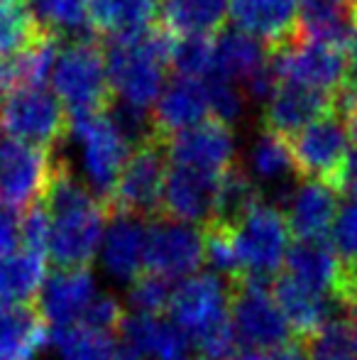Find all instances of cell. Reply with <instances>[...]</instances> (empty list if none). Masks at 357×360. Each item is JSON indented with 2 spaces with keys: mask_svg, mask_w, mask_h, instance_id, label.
Instances as JSON below:
<instances>
[{
  "mask_svg": "<svg viewBox=\"0 0 357 360\" xmlns=\"http://www.w3.org/2000/svg\"><path fill=\"white\" fill-rule=\"evenodd\" d=\"M42 204L52 218L47 252L57 270H86L103 243V226L108 221L105 204L72 174L62 157H57V169Z\"/></svg>",
  "mask_w": 357,
  "mask_h": 360,
  "instance_id": "obj_1",
  "label": "cell"
},
{
  "mask_svg": "<svg viewBox=\"0 0 357 360\" xmlns=\"http://www.w3.org/2000/svg\"><path fill=\"white\" fill-rule=\"evenodd\" d=\"M177 37L162 25L142 34L110 39L105 44V67L113 98L130 108L149 110L164 89V69L172 64Z\"/></svg>",
  "mask_w": 357,
  "mask_h": 360,
  "instance_id": "obj_2",
  "label": "cell"
},
{
  "mask_svg": "<svg viewBox=\"0 0 357 360\" xmlns=\"http://www.w3.org/2000/svg\"><path fill=\"white\" fill-rule=\"evenodd\" d=\"M52 84L69 118L105 113L115 101L105 67V49L93 34L62 44L52 72Z\"/></svg>",
  "mask_w": 357,
  "mask_h": 360,
  "instance_id": "obj_3",
  "label": "cell"
},
{
  "mask_svg": "<svg viewBox=\"0 0 357 360\" xmlns=\"http://www.w3.org/2000/svg\"><path fill=\"white\" fill-rule=\"evenodd\" d=\"M69 133L79 147L83 184L95 199L108 206L125 162L133 152V145L120 133V128L108 113L69 118Z\"/></svg>",
  "mask_w": 357,
  "mask_h": 360,
  "instance_id": "obj_4",
  "label": "cell"
},
{
  "mask_svg": "<svg viewBox=\"0 0 357 360\" xmlns=\"http://www.w3.org/2000/svg\"><path fill=\"white\" fill-rule=\"evenodd\" d=\"M169 174V152L167 140L152 138L147 143L133 147L128 162L123 167L115 191L108 201L110 211L133 214L144 221H154L162 216L164 181Z\"/></svg>",
  "mask_w": 357,
  "mask_h": 360,
  "instance_id": "obj_5",
  "label": "cell"
},
{
  "mask_svg": "<svg viewBox=\"0 0 357 360\" xmlns=\"http://www.w3.org/2000/svg\"><path fill=\"white\" fill-rule=\"evenodd\" d=\"M0 128L10 140L52 152L69 133V113L47 86H18L0 105Z\"/></svg>",
  "mask_w": 357,
  "mask_h": 360,
  "instance_id": "obj_6",
  "label": "cell"
},
{
  "mask_svg": "<svg viewBox=\"0 0 357 360\" xmlns=\"http://www.w3.org/2000/svg\"><path fill=\"white\" fill-rule=\"evenodd\" d=\"M296 174L340 191L343 176L353 155V135L345 118L335 113L323 115L289 140Z\"/></svg>",
  "mask_w": 357,
  "mask_h": 360,
  "instance_id": "obj_7",
  "label": "cell"
},
{
  "mask_svg": "<svg viewBox=\"0 0 357 360\" xmlns=\"http://www.w3.org/2000/svg\"><path fill=\"white\" fill-rule=\"evenodd\" d=\"M271 64L281 84H299L330 96L353 81L345 47L328 42L296 37L284 47L274 49Z\"/></svg>",
  "mask_w": 357,
  "mask_h": 360,
  "instance_id": "obj_8",
  "label": "cell"
},
{
  "mask_svg": "<svg viewBox=\"0 0 357 360\" xmlns=\"http://www.w3.org/2000/svg\"><path fill=\"white\" fill-rule=\"evenodd\" d=\"M243 275L267 282L281 270L289 255L291 231L284 211L260 201L238 226H233Z\"/></svg>",
  "mask_w": 357,
  "mask_h": 360,
  "instance_id": "obj_9",
  "label": "cell"
},
{
  "mask_svg": "<svg viewBox=\"0 0 357 360\" xmlns=\"http://www.w3.org/2000/svg\"><path fill=\"white\" fill-rule=\"evenodd\" d=\"M228 289L230 323L243 348H271L294 338L267 282L243 277Z\"/></svg>",
  "mask_w": 357,
  "mask_h": 360,
  "instance_id": "obj_10",
  "label": "cell"
},
{
  "mask_svg": "<svg viewBox=\"0 0 357 360\" xmlns=\"http://www.w3.org/2000/svg\"><path fill=\"white\" fill-rule=\"evenodd\" d=\"M57 169V155L49 150L0 140V201L10 209H25L39 204L52 184Z\"/></svg>",
  "mask_w": 357,
  "mask_h": 360,
  "instance_id": "obj_11",
  "label": "cell"
},
{
  "mask_svg": "<svg viewBox=\"0 0 357 360\" xmlns=\"http://www.w3.org/2000/svg\"><path fill=\"white\" fill-rule=\"evenodd\" d=\"M203 265V228L179 223L172 218H154L147 228L144 270L167 280L194 277Z\"/></svg>",
  "mask_w": 357,
  "mask_h": 360,
  "instance_id": "obj_12",
  "label": "cell"
},
{
  "mask_svg": "<svg viewBox=\"0 0 357 360\" xmlns=\"http://www.w3.org/2000/svg\"><path fill=\"white\" fill-rule=\"evenodd\" d=\"M230 289L218 275H194L186 277L174 289L172 319L186 336H201L208 328L230 319Z\"/></svg>",
  "mask_w": 357,
  "mask_h": 360,
  "instance_id": "obj_13",
  "label": "cell"
},
{
  "mask_svg": "<svg viewBox=\"0 0 357 360\" xmlns=\"http://www.w3.org/2000/svg\"><path fill=\"white\" fill-rule=\"evenodd\" d=\"M169 160L174 165L191 167V169L208 172L220 176L235 162V135L230 125L208 118L206 123L189 128L184 133L167 140Z\"/></svg>",
  "mask_w": 357,
  "mask_h": 360,
  "instance_id": "obj_14",
  "label": "cell"
},
{
  "mask_svg": "<svg viewBox=\"0 0 357 360\" xmlns=\"http://www.w3.org/2000/svg\"><path fill=\"white\" fill-rule=\"evenodd\" d=\"M215 196H218V176L215 174L172 165L167 181H164L162 216L206 228L208 223H213Z\"/></svg>",
  "mask_w": 357,
  "mask_h": 360,
  "instance_id": "obj_15",
  "label": "cell"
},
{
  "mask_svg": "<svg viewBox=\"0 0 357 360\" xmlns=\"http://www.w3.org/2000/svg\"><path fill=\"white\" fill-rule=\"evenodd\" d=\"M210 115V98L206 79L174 76L164 84L157 103H154L152 123L157 138L169 140L189 128L206 123Z\"/></svg>",
  "mask_w": 357,
  "mask_h": 360,
  "instance_id": "obj_16",
  "label": "cell"
},
{
  "mask_svg": "<svg viewBox=\"0 0 357 360\" xmlns=\"http://www.w3.org/2000/svg\"><path fill=\"white\" fill-rule=\"evenodd\" d=\"M333 113V96L306 89L299 84H279L274 96L264 103V130L291 140L323 115Z\"/></svg>",
  "mask_w": 357,
  "mask_h": 360,
  "instance_id": "obj_17",
  "label": "cell"
},
{
  "mask_svg": "<svg viewBox=\"0 0 357 360\" xmlns=\"http://www.w3.org/2000/svg\"><path fill=\"white\" fill-rule=\"evenodd\" d=\"M149 221L133 214L110 211L108 226L103 231V265L108 275L133 285L144 272V250H147Z\"/></svg>",
  "mask_w": 357,
  "mask_h": 360,
  "instance_id": "obj_18",
  "label": "cell"
},
{
  "mask_svg": "<svg viewBox=\"0 0 357 360\" xmlns=\"http://www.w3.org/2000/svg\"><path fill=\"white\" fill-rule=\"evenodd\" d=\"M235 27L274 49L296 39L299 0H228Z\"/></svg>",
  "mask_w": 357,
  "mask_h": 360,
  "instance_id": "obj_19",
  "label": "cell"
},
{
  "mask_svg": "<svg viewBox=\"0 0 357 360\" xmlns=\"http://www.w3.org/2000/svg\"><path fill=\"white\" fill-rule=\"evenodd\" d=\"M338 211V191L321 181L304 179L284 196V216L296 240H321Z\"/></svg>",
  "mask_w": 357,
  "mask_h": 360,
  "instance_id": "obj_20",
  "label": "cell"
},
{
  "mask_svg": "<svg viewBox=\"0 0 357 360\" xmlns=\"http://www.w3.org/2000/svg\"><path fill=\"white\" fill-rule=\"evenodd\" d=\"M95 294V280L86 270H57L47 277L39 292V314L52 328L74 326L83 319Z\"/></svg>",
  "mask_w": 357,
  "mask_h": 360,
  "instance_id": "obj_21",
  "label": "cell"
},
{
  "mask_svg": "<svg viewBox=\"0 0 357 360\" xmlns=\"http://www.w3.org/2000/svg\"><path fill=\"white\" fill-rule=\"evenodd\" d=\"M271 294H274L294 338H299V341H311L321 328L333 321V304H330V299L325 294L316 292V289L296 282L286 272L274 280Z\"/></svg>",
  "mask_w": 357,
  "mask_h": 360,
  "instance_id": "obj_22",
  "label": "cell"
},
{
  "mask_svg": "<svg viewBox=\"0 0 357 360\" xmlns=\"http://www.w3.org/2000/svg\"><path fill=\"white\" fill-rule=\"evenodd\" d=\"M49 338L34 304H0V360H34Z\"/></svg>",
  "mask_w": 357,
  "mask_h": 360,
  "instance_id": "obj_23",
  "label": "cell"
},
{
  "mask_svg": "<svg viewBox=\"0 0 357 360\" xmlns=\"http://www.w3.org/2000/svg\"><path fill=\"white\" fill-rule=\"evenodd\" d=\"M120 333L123 343H128L144 358L186 360L189 356V336L174 321L162 316H142V314L125 316Z\"/></svg>",
  "mask_w": 357,
  "mask_h": 360,
  "instance_id": "obj_24",
  "label": "cell"
},
{
  "mask_svg": "<svg viewBox=\"0 0 357 360\" xmlns=\"http://www.w3.org/2000/svg\"><path fill=\"white\" fill-rule=\"evenodd\" d=\"M286 275L321 294H333L343 275V262L328 240H296L286 255Z\"/></svg>",
  "mask_w": 357,
  "mask_h": 360,
  "instance_id": "obj_25",
  "label": "cell"
},
{
  "mask_svg": "<svg viewBox=\"0 0 357 360\" xmlns=\"http://www.w3.org/2000/svg\"><path fill=\"white\" fill-rule=\"evenodd\" d=\"M162 0H90V30L110 39L142 34L152 27Z\"/></svg>",
  "mask_w": 357,
  "mask_h": 360,
  "instance_id": "obj_26",
  "label": "cell"
},
{
  "mask_svg": "<svg viewBox=\"0 0 357 360\" xmlns=\"http://www.w3.org/2000/svg\"><path fill=\"white\" fill-rule=\"evenodd\" d=\"M357 18L355 0H306L299 10L296 37L345 47Z\"/></svg>",
  "mask_w": 357,
  "mask_h": 360,
  "instance_id": "obj_27",
  "label": "cell"
},
{
  "mask_svg": "<svg viewBox=\"0 0 357 360\" xmlns=\"http://www.w3.org/2000/svg\"><path fill=\"white\" fill-rule=\"evenodd\" d=\"M47 282V262L42 252L13 248L0 252V302L32 304Z\"/></svg>",
  "mask_w": 357,
  "mask_h": 360,
  "instance_id": "obj_28",
  "label": "cell"
},
{
  "mask_svg": "<svg viewBox=\"0 0 357 360\" xmlns=\"http://www.w3.org/2000/svg\"><path fill=\"white\" fill-rule=\"evenodd\" d=\"M267 62V44L243 30H220L218 37H213V72L210 74L223 76L235 84L238 81L245 84Z\"/></svg>",
  "mask_w": 357,
  "mask_h": 360,
  "instance_id": "obj_29",
  "label": "cell"
},
{
  "mask_svg": "<svg viewBox=\"0 0 357 360\" xmlns=\"http://www.w3.org/2000/svg\"><path fill=\"white\" fill-rule=\"evenodd\" d=\"M162 27L174 37H210L228 18V0H162Z\"/></svg>",
  "mask_w": 357,
  "mask_h": 360,
  "instance_id": "obj_30",
  "label": "cell"
},
{
  "mask_svg": "<svg viewBox=\"0 0 357 360\" xmlns=\"http://www.w3.org/2000/svg\"><path fill=\"white\" fill-rule=\"evenodd\" d=\"M260 186L240 165H233L218 176V196H215L213 223L220 226H238L255 206L260 204Z\"/></svg>",
  "mask_w": 357,
  "mask_h": 360,
  "instance_id": "obj_31",
  "label": "cell"
},
{
  "mask_svg": "<svg viewBox=\"0 0 357 360\" xmlns=\"http://www.w3.org/2000/svg\"><path fill=\"white\" fill-rule=\"evenodd\" d=\"M27 8L42 32L59 39L64 34H74V39L90 34V0H27Z\"/></svg>",
  "mask_w": 357,
  "mask_h": 360,
  "instance_id": "obj_32",
  "label": "cell"
},
{
  "mask_svg": "<svg viewBox=\"0 0 357 360\" xmlns=\"http://www.w3.org/2000/svg\"><path fill=\"white\" fill-rule=\"evenodd\" d=\"M296 174L294 157L289 150V140L262 130L250 147V176L262 184H284L289 176Z\"/></svg>",
  "mask_w": 357,
  "mask_h": 360,
  "instance_id": "obj_33",
  "label": "cell"
},
{
  "mask_svg": "<svg viewBox=\"0 0 357 360\" xmlns=\"http://www.w3.org/2000/svg\"><path fill=\"white\" fill-rule=\"evenodd\" d=\"M52 341L62 360H113L118 348L110 333L95 331L83 323L54 328Z\"/></svg>",
  "mask_w": 357,
  "mask_h": 360,
  "instance_id": "obj_34",
  "label": "cell"
},
{
  "mask_svg": "<svg viewBox=\"0 0 357 360\" xmlns=\"http://www.w3.org/2000/svg\"><path fill=\"white\" fill-rule=\"evenodd\" d=\"M62 39L57 34L42 32L18 54L15 59V72H18L20 86H44L52 79L54 64H57Z\"/></svg>",
  "mask_w": 357,
  "mask_h": 360,
  "instance_id": "obj_35",
  "label": "cell"
},
{
  "mask_svg": "<svg viewBox=\"0 0 357 360\" xmlns=\"http://www.w3.org/2000/svg\"><path fill=\"white\" fill-rule=\"evenodd\" d=\"M37 34L39 27L27 0H0V59L20 54Z\"/></svg>",
  "mask_w": 357,
  "mask_h": 360,
  "instance_id": "obj_36",
  "label": "cell"
},
{
  "mask_svg": "<svg viewBox=\"0 0 357 360\" xmlns=\"http://www.w3.org/2000/svg\"><path fill=\"white\" fill-rule=\"evenodd\" d=\"M203 262H208L215 270V275H223L230 280V285L243 280V265H240L238 245H235L233 228L208 223L203 228Z\"/></svg>",
  "mask_w": 357,
  "mask_h": 360,
  "instance_id": "obj_37",
  "label": "cell"
},
{
  "mask_svg": "<svg viewBox=\"0 0 357 360\" xmlns=\"http://www.w3.org/2000/svg\"><path fill=\"white\" fill-rule=\"evenodd\" d=\"M174 297L172 280L154 272L144 270L137 280L130 285V307L135 309V314L142 316H162L164 311H169Z\"/></svg>",
  "mask_w": 357,
  "mask_h": 360,
  "instance_id": "obj_38",
  "label": "cell"
},
{
  "mask_svg": "<svg viewBox=\"0 0 357 360\" xmlns=\"http://www.w3.org/2000/svg\"><path fill=\"white\" fill-rule=\"evenodd\" d=\"M172 67L177 76L206 79L213 72V37H179L174 42Z\"/></svg>",
  "mask_w": 357,
  "mask_h": 360,
  "instance_id": "obj_39",
  "label": "cell"
},
{
  "mask_svg": "<svg viewBox=\"0 0 357 360\" xmlns=\"http://www.w3.org/2000/svg\"><path fill=\"white\" fill-rule=\"evenodd\" d=\"M206 86H208V98H210V118L220 120V123L230 125L243 115L245 110V96L240 94L238 84L228 81L223 76H206Z\"/></svg>",
  "mask_w": 357,
  "mask_h": 360,
  "instance_id": "obj_40",
  "label": "cell"
},
{
  "mask_svg": "<svg viewBox=\"0 0 357 360\" xmlns=\"http://www.w3.org/2000/svg\"><path fill=\"white\" fill-rule=\"evenodd\" d=\"M330 245L343 267H357V201L350 199L330 226Z\"/></svg>",
  "mask_w": 357,
  "mask_h": 360,
  "instance_id": "obj_41",
  "label": "cell"
},
{
  "mask_svg": "<svg viewBox=\"0 0 357 360\" xmlns=\"http://www.w3.org/2000/svg\"><path fill=\"white\" fill-rule=\"evenodd\" d=\"M49 231H52V218H49V211L44 209L42 201L29 206L25 211L22 221H20V240H22V248L44 255L49 248Z\"/></svg>",
  "mask_w": 357,
  "mask_h": 360,
  "instance_id": "obj_42",
  "label": "cell"
},
{
  "mask_svg": "<svg viewBox=\"0 0 357 360\" xmlns=\"http://www.w3.org/2000/svg\"><path fill=\"white\" fill-rule=\"evenodd\" d=\"M123 321H125V311L118 304V299L108 297V294H98V297L90 302V307L86 309V314H83V319L79 323L113 336L115 331H120Z\"/></svg>",
  "mask_w": 357,
  "mask_h": 360,
  "instance_id": "obj_43",
  "label": "cell"
},
{
  "mask_svg": "<svg viewBox=\"0 0 357 360\" xmlns=\"http://www.w3.org/2000/svg\"><path fill=\"white\" fill-rule=\"evenodd\" d=\"M230 360H311V358L306 343L299 341V338H291V341L271 348H238V353Z\"/></svg>",
  "mask_w": 357,
  "mask_h": 360,
  "instance_id": "obj_44",
  "label": "cell"
},
{
  "mask_svg": "<svg viewBox=\"0 0 357 360\" xmlns=\"http://www.w3.org/2000/svg\"><path fill=\"white\" fill-rule=\"evenodd\" d=\"M333 299L350 314V321L357 323V267H343Z\"/></svg>",
  "mask_w": 357,
  "mask_h": 360,
  "instance_id": "obj_45",
  "label": "cell"
},
{
  "mask_svg": "<svg viewBox=\"0 0 357 360\" xmlns=\"http://www.w3.org/2000/svg\"><path fill=\"white\" fill-rule=\"evenodd\" d=\"M20 238V221L15 216V209L5 206L0 201V252H8L15 248Z\"/></svg>",
  "mask_w": 357,
  "mask_h": 360,
  "instance_id": "obj_46",
  "label": "cell"
},
{
  "mask_svg": "<svg viewBox=\"0 0 357 360\" xmlns=\"http://www.w3.org/2000/svg\"><path fill=\"white\" fill-rule=\"evenodd\" d=\"M18 84V72H15V62L8 59H0V105L5 103L10 94H13V86Z\"/></svg>",
  "mask_w": 357,
  "mask_h": 360,
  "instance_id": "obj_47",
  "label": "cell"
},
{
  "mask_svg": "<svg viewBox=\"0 0 357 360\" xmlns=\"http://www.w3.org/2000/svg\"><path fill=\"white\" fill-rule=\"evenodd\" d=\"M340 191H343V194H348L353 201H357V147H355L353 155H350V162H348V169H345Z\"/></svg>",
  "mask_w": 357,
  "mask_h": 360,
  "instance_id": "obj_48",
  "label": "cell"
},
{
  "mask_svg": "<svg viewBox=\"0 0 357 360\" xmlns=\"http://www.w3.org/2000/svg\"><path fill=\"white\" fill-rule=\"evenodd\" d=\"M345 52H348V59H350L353 79H357V18L353 25V32H350V37H348V44H345Z\"/></svg>",
  "mask_w": 357,
  "mask_h": 360,
  "instance_id": "obj_49",
  "label": "cell"
},
{
  "mask_svg": "<svg viewBox=\"0 0 357 360\" xmlns=\"http://www.w3.org/2000/svg\"><path fill=\"white\" fill-rule=\"evenodd\" d=\"M113 360H147L144 356H140L135 348H130L128 343H123V346H118L115 348V356H113Z\"/></svg>",
  "mask_w": 357,
  "mask_h": 360,
  "instance_id": "obj_50",
  "label": "cell"
},
{
  "mask_svg": "<svg viewBox=\"0 0 357 360\" xmlns=\"http://www.w3.org/2000/svg\"><path fill=\"white\" fill-rule=\"evenodd\" d=\"M340 360H357V356H345V358H340Z\"/></svg>",
  "mask_w": 357,
  "mask_h": 360,
  "instance_id": "obj_51",
  "label": "cell"
},
{
  "mask_svg": "<svg viewBox=\"0 0 357 360\" xmlns=\"http://www.w3.org/2000/svg\"><path fill=\"white\" fill-rule=\"evenodd\" d=\"M196 360H203V358H196Z\"/></svg>",
  "mask_w": 357,
  "mask_h": 360,
  "instance_id": "obj_52",
  "label": "cell"
},
{
  "mask_svg": "<svg viewBox=\"0 0 357 360\" xmlns=\"http://www.w3.org/2000/svg\"><path fill=\"white\" fill-rule=\"evenodd\" d=\"M301 3H306V0H301Z\"/></svg>",
  "mask_w": 357,
  "mask_h": 360,
  "instance_id": "obj_53",
  "label": "cell"
},
{
  "mask_svg": "<svg viewBox=\"0 0 357 360\" xmlns=\"http://www.w3.org/2000/svg\"><path fill=\"white\" fill-rule=\"evenodd\" d=\"M355 5H357V0H355Z\"/></svg>",
  "mask_w": 357,
  "mask_h": 360,
  "instance_id": "obj_54",
  "label": "cell"
},
{
  "mask_svg": "<svg viewBox=\"0 0 357 360\" xmlns=\"http://www.w3.org/2000/svg\"><path fill=\"white\" fill-rule=\"evenodd\" d=\"M355 84H357V79H355Z\"/></svg>",
  "mask_w": 357,
  "mask_h": 360,
  "instance_id": "obj_55",
  "label": "cell"
}]
</instances>
